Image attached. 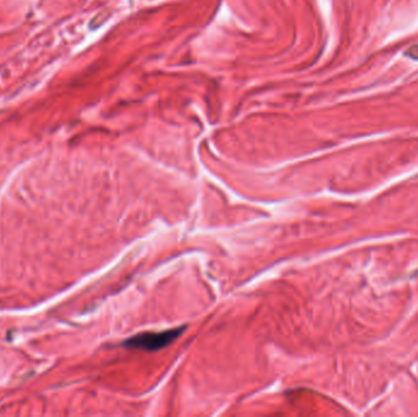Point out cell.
<instances>
[{
	"label": "cell",
	"mask_w": 418,
	"mask_h": 417,
	"mask_svg": "<svg viewBox=\"0 0 418 417\" xmlns=\"http://www.w3.org/2000/svg\"><path fill=\"white\" fill-rule=\"evenodd\" d=\"M185 331V327L175 329H168L163 332H146L141 334L135 335V337L129 338L124 343V345L129 349H140L146 350V351H158L163 347L168 346L172 341L183 334Z\"/></svg>",
	"instance_id": "cell-1"
}]
</instances>
